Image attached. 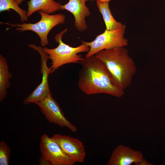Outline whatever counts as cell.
<instances>
[{
	"instance_id": "1",
	"label": "cell",
	"mask_w": 165,
	"mask_h": 165,
	"mask_svg": "<svg viewBox=\"0 0 165 165\" xmlns=\"http://www.w3.org/2000/svg\"><path fill=\"white\" fill-rule=\"evenodd\" d=\"M80 64L78 86L87 95L105 94L120 98L124 90L114 82L104 63L95 54L84 57Z\"/></svg>"
},
{
	"instance_id": "2",
	"label": "cell",
	"mask_w": 165,
	"mask_h": 165,
	"mask_svg": "<svg viewBox=\"0 0 165 165\" xmlns=\"http://www.w3.org/2000/svg\"><path fill=\"white\" fill-rule=\"evenodd\" d=\"M95 55L105 64L118 86L124 90L130 85L136 68L124 47L102 50Z\"/></svg>"
},
{
	"instance_id": "3",
	"label": "cell",
	"mask_w": 165,
	"mask_h": 165,
	"mask_svg": "<svg viewBox=\"0 0 165 165\" xmlns=\"http://www.w3.org/2000/svg\"><path fill=\"white\" fill-rule=\"evenodd\" d=\"M67 31V29H65L55 36L56 42L59 43L57 47L53 49L43 47L49 59L52 61L50 73H53L60 67L66 64H80L84 57L78 54L82 52L87 53L89 50V47L84 43H82L78 46L73 47L64 42L62 38L64 34Z\"/></svg>"
},
{
	"instance_id": "4",
	"label": "cell",
	"mask_w": 165,
	"mask_h": 165,
	"mask_svg": "<svg viewBox=\"0 0 165 165\" xmlns=\"http://www.w3.org/2000/svg\"><path fill=\"white\" fill-rule=\"evenodd\" d=\"M38 12L41 16V18L39 21L35 23L13 24L2 22H1V23L9 25L11 28L16 27V30L18 31H34L39 37L41 46L44 47L49 44L48 36L50 31L57 25L64 24L65 22V16L62 13L51 15L41 11Z\"/></svg>"
},
{
	"instance_id": "5",
	"label": "cell",
	"mask_w": 165,
	"mask_h": 165,
	"mask_svg": "<svg viewBox=\"0 0 165 165\" xmlns=\"http://www.w3.org/2000/svg\"><path fill=\"white\" fill-rule=\"evenodd\" d=\"M125 30L126 26L123 24L120 28L114 31H109L106 29L103 32L97 36L95 39L91 42L81 40L82 43L86 44L90 47L89 50L85 55V57L94 55L102 50H110L127 46L128 40L124 37Z\"/></svg>"
},
{
	"instance_id": "6",
	"label": "cell",
	"mask_w": 165,
	"mask_h": 165,
	"mask_svg": "<svg viewBox=\"0 0 165 165\" xmlns=\"http://www.w3.org/2000/svg\"><path fill=\"white\" fill-rule=\"evenodd\" d=\"M29 47L32 48L39 53L41 57L40 72L42 75V81L33 91L24 100L23 103L27 105L31 103L40 101L50 95L52 94L48 84V78L51 69L46 64L49 56L43 48L34 44L28 45Z\"/></svg>"
},
{
	"instance_id": "7",
	"label": "cell",
	"mask_w": 165,
	"mask_h": 165,
	"mask_svg": "<svg viewBox=\"0 0 165 165\" xmlns=\"http://www.w3.org/2000/svg\"><path fill=\"white\" fill-rule=\"evenodd\" d=\"M39 146L42 156L51 165H73L76 163L58 143L46 134L42 136Z\"/></svg>"
},
{
	"instance_id": "8",
	"label": "cell",
	"mask_w": 165,
	"mask_h": 165,
	"mask_svg": "<svg viewBox=\"0 0 165 165\" xmlns=\"http://www.w3.org/2000/svg\"><path fill=\"white\" fill-rule=\"evenodd\" d=\"M38 105L46 118L50 123L61 127H66L73 132H76V127L68 121L52 94L48 96L42 101L35 103Z\"/></svg>"
},
{
	"instance_id": "9",
	"label": "cell",
	"mask_w": 165,
	"mask_h": 165,
	"mask_svg": "<svg viewBox=\"0 0 165 165\" xmlns=\"http://www.w3.org/2000/svg\"><path fill=\"white\" fill-rule=\"evenodd\" d=\"M51 138L59 144L64 152L76 163L84 162L86 153L83 144L80 140L59 134H54Z\"/></svg>"
},
{
	"instance_id": "10",
	"label": "cell",
	"mask_w": 165,
	"mask_h": 165,
	"mask_svg": "<svg viewBox=\"0 0 165 165\" xmlns=\"http://www.w3.org/2000/svg\"><path fill=\"white\" fill-rule=\"evenodd\" d=\"M86 0H69L66 4L61 6V10L70 12L75 19L74 25L79 31H82L87 28L85 20L91 13L86 5Z\"/></svg>"
},
{
	"instance_id": "11",
	"label": "cell",
	"mask_w": 165,
	"mask_h": 165,
	"mask_svg": "<svg viewBox=\"0 0 165 165\" xmlns=\"http://www.w3.org/2000/svg\"><path fill=\"white\" fill-rule=\"evenodd\" d=\"M143 157L142 153L121 144L113 151L107 165H130L139 162Z\"/></svg>"
},
{
	"instance_id": "12",
	"label": "cell",
	"mask_w": 165,
	"mask_h": 165,
	"mask_svg": "<svg viewBox=\"0 0 165 165\" xmlns=\"http://www.w3.org/2000/svg\"><path fill=\"white\" fill-rule=\"evenodd\" d=\"M27 4L28 17L37 11L50 14L61 10V5L54 0H30Z\"/></svg>"
},
{
	"instance_id": "13",
	"label": "cell",
	"mask_w": 165,
	"mask_h": 165,
	"mask_svg": "<svg viewBox=\"0 0 165 165\" xmlns=\"http://www.w3.org/2000/svg\"><path fill=\"white\" fill-rule=\"evenodd\" d=\"M12 77L9 72V68L6 58L0 55V101L2 102L6 97L7 90L10 86L9 80Z\"/></svg>"
},
{
	"instance_id": "14",
	"label": "cell",
	"mask_w": 165,
	"mask_h": 165,
	"mask_svg": "<svg viewBox=\"0 0 165 165\" xmlns=\"http://www.w3.org/2000/svg\"><path fill=\"white\" fill-rule=\"evenodd\" d=\"M96 5L102 16L107 29L114 31L123 25V24L117 21L113 17L109 7V2H103L97 0Z\"/></svg>"
},
{
	"instance_id": "15",
	"label": "cell",
	"mask_w": 165,
	"mask_h": 165,
	"mask_svg": "<svg viewBox=\"0 0 165 165\" xmlns=\"http://www.w3.org/2000/svg\"><path fill=\"white\" fill-rule=\"evenodd\" d=\"M13 9L19 15L22 22L27 21V11L20 8L14 0H0V12Z\"/></svg>"
},
{
	"instance_id": "16",
	"label": "cell",
	"mask_w": 165,
	"mask_h": 165,
	"mask_svg": "<svg viewBox=\"0 0 165 165\" xmlns=\"http://www.w3.org/2000/svg\"><path fill=\"white\" fill-rule=\"evenodd\" d=\"M11 153L9 147L3 141L0 142V165H9Z\"/></svg>"
},
{
	"instance_id": "17",
	"label": "cell",
	"mask_w": 165,
	"mask_h": 165,
	"mask_svg": "<svg viewBox=\"0 0 165 165\" xmlns=\"http://www.w3.org/2000/svg\"><path fill=\"white\" fill-rule=\"evenodd\" d=\"M135 164L136 165H152V163L147 160L143 157L140 160V161Z\"/></svg>"
},
{
	"instance_id": "18",
	"label": "cell",
	"mask_w": 165,
	"mask_h": 165,
	"mask_svg": "<svg viewBox=\"0 0 165 165\" xmlns=\"http://www.w3.org/2000/svg\"><path fill=\"white\" fill-rule=\"evenodd\" d=\"M40 165H50V163L42 156L40 157L39 159Z\"/></svg>"
},
{
	"instance_id": "19",
	"label": "cell",
	"mask_w": 165,
	"mask_h": 165,
	"mask_svg": "<svg viewBox=\"0 0 165 165\" xmlns=\"http://www.w3.org/2000/svg\"><path fill=\"white\" fill-rule=\"evenodd\" d=\"M19 5L21 4L22 2L24 0H14Z\"/></svg>"
},
{
	"instance_id": "20",
	"label": "cell",
	"mask_w": 165,
	"mask_h": 165,
	"mask_svg": "<svg viewBox=\"0 0 165 165\" xmlns=\"http://www.w3.org/2000/svg\"><path fill=\"white\" fill-rule=\"evenodd\" d=\"M90 0H86V1ZM101 2H109L111 0H98Z\"/></svg>"
}]
</instances>
